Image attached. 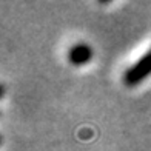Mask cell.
Instances as JSON below:
<instances>
[{"label":"cell","instance_id":"obj_2","mask_svg":"<svg viewBox=\"0 0 151 151\" xmlns=\"http://www.w3.org/2000/svg\"><path fill=\"white\" fill-rule=\"evenodd\" d=\"M91 59H93V48L88 43L79 42L68 50V62L74 66H83L88 62H91Z\"/></svg>","mask_w":151,"mask_h":151},{"label":"cell","instance_id":"obj_1","mask_svg":"<svg viewBox=\"0 0 151 151\" xmlns=\"http://www.w3.org/2000/svg\"><path fill=\"white\" fill-rule=\"evenodd\" d=\"M150 76H151V46L134 65H131L123 73V83L131 88L139 85L140 82H143Z\"/></svg>","mask_w":151,"mask_h":151}]
</instances>
